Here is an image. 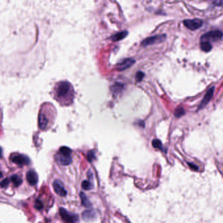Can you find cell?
Wrapping results in <instances>:
<instances>
[{
  "label": "cell",
  "instance_id": "6da1fadb",
  "mask_svg": "<svg viewBox=\"0 0 223 223\" xmlns=\"http://www.w3.org/2000/svg\"><path fill=\"white\" fill-rule=\"evenodd\" d=\"M71 92H72V87L68 82H59L56 84L55 87V97L60 103L62 101H63L64 104L66 103V101L68 100Z\"/></svg>",
  "mask_w": 223,
  "mask_h": 223
},
{
  "label": "cell",
  "instance_id": "7a4b0ae2",
  "mask_svg": "<svg viewBox=\"0 0 223 223\" xmlns=\"http://www.w3.org/2000/svg\"><path fill=\"white\" fill-rule=\"evenodd\" d=\"M55 108L52 109L51 111H48V112H45L44 109L42 108L40 110V112L39 114V128L44 130L48 127L49 123H51L52 117H53V111H55Z\"/></svg>",
  "mask_w": 223,
  "mask_h": 223
},
{
  "label": "cell",
  "instance_id": "3957f363",
  "mask_svg": "<svg viewBox=\"0 0 223 223\" xmlns=\"http://www.w3.org/2000/svg\"><path fill=\"white\" fill-rule=\"evenodd\" d=\"M222 34L220 30L210 31L206 34H204L201 37V41H218L222 39Z\"/></svg>",
  "mask_w": 223,
  "mask_h": 223
},
{
  "label": "cell",
  "instance_id": "277c9868",
  "mask_svg": "<svg viewBox=\"0 0 223 223\" xmlns=\"http://www.w3.org/2000/svg\"><path fill=\"white\" fill-rule=\"evenodd\" d=\"M60 215L62 220L67 223H75L78 221V215L68 212L64 208H60Z\"/></svg>",
  "mask_w": 223,
  "mask_h": 223
},
{
  "label": "cell",
  "instance_id": "5b68a950",
  "mask_svg": "<svg viewBox=\"0 0 223 223\" xmlns=\"http://www.w3.org/2000/svg\"><path fill=\"white\" fill-rule=\"evenodd\" d=\"M166 37V35H164V34L157 35H154V36L147 37L141 42V45L143 47H146L148 45H151V44H153L161 43L164 41Z\"/></svg>",
  "mask_w": 223,
  "mask_h": 223
},
{
  "label": "cell",
  "instance_id": "8992f818",
  "mask_svg": "<svg viewBox=\"0 0 223 223\" xmlns=\"http://www.w3.org/2000/svg\"><path fill=\"white\" fill-rule=\"evenodd\" d=\"M11 161L13 163L16 164L19 166H25V165H28L30 163V160L24 154H12L11 158Z\"/></svg>",
  "mask_w": 223,
  "mask_h": 223
},
{
  "label": "cell",
  "instance_id": "52a82bcc",
  "mask_svg": "<svg viewBox=\"0 0 223 223\" xmlns=\"http://www.w3.org/2000/svg\"><path fill=\"white\" fill-rule=\"evenodd\" d=\"M183 24L187 28L195 30L202 27L203 21L200 19H186L183 21Z\"/></svg>",
  "mask_w": 223,
  "mask_h": 223
},
{
  "label": "cell",
  "instance_id": "ba28073f",
  "mask_svg": "<svg viewBox=\"0 0 223 223\" xmlns=\"http://www.w3.org/2000/svg\"><path fill=\"white\" fill-rule=\"evenodd\" d=\"M135 62H136L135 60L133 58L124 59L122 61L119 62V63L117 64V68L119 71L126 70L128 68H130L131 66H132L133 64H135Z\"/></svg>",
  "mask_w": 223,
  "mask_h": 223
},
{
  "label": "cell",
  "instance_id": "9c48e42d",
  "mask_svg": "<svg viewBox=\"0 0 223 223\" xmlns=\"http://www.w3.org/2000/svg\"><path fill=\"white\" fill-rule=\"evenodd\" d=\"M214 92H215V87H214L209 89V90L206 92V95L204 96L202 102L200 103L198 109H203L204 107L206 106V105L209 103V101H210L212 97L213 96Z\"/></svg>",
  "mask_w": 223,
  "mask_h": 223
},
{
  "label": "cell",
  "instance_id": "30bf717a",
  "mask_svg": "<svg viewBox=\"0 0 223 223\" xmlns=\"http://www.w3.org/2000/svg\"><path fill=\"white\" fill-rule=\"evenodd\" d=\"M56 160L57 162L62 166H68L72 162L71 156H65L60 153L56 155Z\"/></svg>",
  "mask_w": 223,
  "mask_h": 223
},
{
  "label": "cell",
  "instance_id": "8fae6325",
  "mask_svg": "<svg viewBox=\"0 0 223 223\" xmlns=\"http://www.w3.org/2000/svg\"><path fill=\"white\" fill-rule=\"evenodd\" d=\"M26 179L31 185H35L37 183L39 180L37 173L32 169L28 171L26 173Z\"/></svg>",
  "mask_w": 223,
  "mask_h": 223
},
{
  "label": "cell",
  "instance_id": "7c38bea8",
  "mask_svg": "<svg viewBox=\"0 0 223 223\" xmlns=\"http://www.w3.org/2000/svg\"><path fill=\"white\" fill-rule=\"evenodd\" d=\"M53 188H54L55 193L58 195L62 196V197H64V196H65L67 195L66 190L64 188V186L60 184V182L59 181H56L54 182V183H53Z\"/></svg>",
  "mask_w": 223,
  "mask_h": 223
},
{
  "label": "cell",
  "instance_id": "4fadbf2b",
  "mask_svg": "<svg viewBox=\"0 0 223 223\" xmlns=\"http://www.w3.org/2000/svg\"><path fill=\"white\" fill-rule=\"evenodd\" d=\"M83 218L86 221H90L94 219L96 217V213L94 210L84 211L82 214Z\"/></svg>",
  "mask_w": 223,
  "mask_h": 223
},
{
  "label": "cell",
  "instance_id": "5bb4252c",
  "mask_svg": "<svg viewBox=\"0 0 223 223\" xmlns=\"http://www.w3.org/2000/svg\"><path fill=\"white\" fill-rule=\"evenodd\" d=\"M128 32L127 31H123V32H119L113 35V36L111 37V39H112L113 41H120V40L123 39L124 38H125L128 35Z\"/></svg>",
  "mask_w": 223,
  "mask_h": 223
},
{
  "label": "cell",
  "instance_id": "9a60e30c",
  "mask_svg": "<svg viewBox=\"0 0 223 223\" xmlns=\"http://www.w3.org/2000/svg\"><path fill=\"white\" fill-rule=\"evenodd\" d=\"M80 198H81V203L83 206L85 207H90L92 206V204L90 203V200L88 199L86 194L83 193V192L80 193Z\"/></svg>",
  "mask_w": 223,
  "mask_h": 223
},
{
  "label": "cell",
  "instance_id": "2e32d148",
  "mask_svg": "<svg viewBox=\"0 0 223 223\" xmlns=\"http://www.w3.org/2000/svg\"><path fill=\"white\" fill-rule=\"evenodd\" d=\"M123 88L124 85L122 83H116L114 85H113L112 87H111V90H112V92L114 94H119L122 90Z\"/></svg>",
  "mask_w": 223,
  "mask_h": 223
},
{
  "label": "cell",
  "instance_id": "e0dca14e",
  "mask_svg": "<svg viewBox=\"0 0 223 223\" xmlns=\"http://www.w3.org/2000/svg\"><path fill=\"white\" fill-rule=\"evenodd\" d=\"M200 47H201V49L204 52H209L212 49L211 44L206 41H201Z\"/></svg>",
  "mask_w": 223,
  "mask_h": 223
},
{
  "label": "cell",
  "instance_id": "ac0fdd59",
  "mask_svg": "<svg viewBox=\"0 0 223 223\" xmlns=\"http://www.w3.org/2000/svg\"><path fill=\"white\" fill-rule=\"evenodd\" d=\"M11 180L15 186H19L22 182V179H21V177L16 174L13 175L11 177Z\"/></svg>",
  "mask_w": 223,
  "mask_h": 223
},
{
  "label": "cell",
  "instance_id": "d6986e66",
  "mask_svg": "<svg viewBox=\"0 0 223 223\" xmlns=\"http://www.w3.org/2000/svg\"><path fill=\"white\" fill-rule=\"evenodd\" d=\"M58 153L65 156H71V150L68 147H62L59 149Z\"/></svg>",
  "mask_w": 223,
  "mask_h": 223
},
{
  "label": "cell",
  "instance_id": "ffe728a7",
  "mask_svg": "<svg viewBox=\"0 0 223 223\" xmlns=\"http://www.w3.org/2000/svg\"><path fill=\"white\" fill-rule=\"evenodd\" d=\"M152 145H153V147H154V148H156V149H158L161 150H163V145L162 143V142L160 141L159 140H157V139L154 140L152 142Z\"/></svg>",
  "mask_w": 223,
  "mask_h": 223
},
{
  "label": "cell",
  "instance_id": "44dd1931",
  "mask_svg": "<svg viewBox=\"0 0 223 223\" xmlns=\"http://www.w3.org/2000/svg\"><path fill=\"white\" fill-rule=\"evenodd\" d=\"M81 186H82V188L84 190H90L92 188V185L90 183V182L87 181V180L83 181V182H82V184H81Z\"/></svg>",
  "mask_w": 223,
  "mask_h": 223
},
{
  "label": "cell",
  "instance_id": "7402d4cb",
  "mask_svg": "<svg viewBox=\"0 0 223 223\" xmlns=\"http://www.w3.org/2000/svg\"><path fill=\"white\" fill-rule=\"evenodd\" d=\"M185 111L184 109L182 108H177L175 109L174 114L176 117L179 118V117H182L183 115H185Z\"/></svg>",
  "mask_w": 223,
  "mask_h": 223
},
{
  "label": "cell",
  "instance_id": "603a6c76",
  "mask_svg": "<svg viewBox=\"0 0 223 223\" xmlns=\"http://www.w3.org/2000/svg\"><path fill=\"white\" fill-rule=\"evenodd\" d=\"M35 207L38 210H41L43 208V202L41 201V200L37 199L35 200Z\"/></svg>",
  "mask_w": 223,
  "mask_h": 223
},
{
  "label": "cell",
  "instance_id": "cb8c5ba5",
  "mask_svg": "<svg viewBox=\"0 0 223 223\" xmlns=\"http://www.w3.org/2000/svg\"><path fill=\"white\" fill-rule=\"evenodd\" d=\"M95 158V152L94 150L89 151L87 154V159L88 162H91L92 160Z\"/></svg>",
  "mask_w": 223,
  "mask_h": 223
},
{
  "label": "cell",
  "instance_id": "d4e9b609",
  "mask_svg": "<svg viewBox=\"0 0 223 223\" xmlns=\"http://www.w3.org/2000/svg\"><path fill=\"white\" fill-rule=\"evenodd\" d=\"M144 76H145V74H144L143 72H142V71H138V72L136 74V81H138V82L141 81L143 80V79Z\"/></svg>",
  "mask_w": 223,
  "mask_h": 223
},
{
  "label": "cell",
  "instance_id": "484cf974",
  "mask_svg": "<svg viewBox=\"0 0 223 223\" xmlns=\"http://www.w3.org/2000/svg\"><path fill=\"white\" fill-rule=\"evenodd\" d=\"M9 180L8 179H5L0 182V186H1L2 188H5V187H7L9 185Z\"/></svg>",
  "mask_w": 223,
  "mask_h": 223
},
{
  "label": "cell",
  "instance_id": "4316f807",
  "mask_svg": "<svg viewBox=\"0 0 223 223\" xmlns=\"http://www.w3.org/2000/svg\"><path fill=\"white\" fill-rule=\"evenodd\" d=\"M188 164H189V167H190L191 169H194V171H198V166H196V165H194V164H192V163H188Z\"/></svg>",
  "mask_w": 223,
  "mask_h": 223
},
{
  "label": "cell",
  "instance_id": "83f0119b",
  "mask_svg": "<svg viewBox=\"0 0 223 223\" xmlns=\"http://www.w3.org/2000/svg\"><path fill=\"white\" fill-rule=\"evenodd\" d=\"M2 148H0V158L2 157Z\"/></svg>",
  "mask_w": 223,
  "mask_h": 223
},
{
  "label": "cell",
  "instance_id": "f1b7e54d",
  "mask_svg": "<svg viewBox=\"0 0 223 223\" xmlns=\"http://www.w3.org/2000/svg\"><path fill=\"white\" fill-rule=\"evenodd\" d=\"M3 177V173L0 172V178H2Z\"/></svg>",
  "mask_w": 223,
  "mask_h": 223
}]
</instances>
